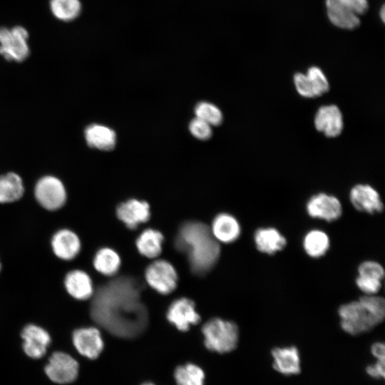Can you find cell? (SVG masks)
Segmentation results:
<instances>
[{
	"label": "cell",
	"instance_id": "33",
	"mask_svg": "<svg viewBox=\"0 0 385 385\" xmlns=\"http://www.w3.org/2000/svg\"><path fill=\"white\" fill-rule=\"evenodd\" d=\"M189 130L195 138L201 140H207L212 136L211 125L196 117L190 121Z\"/></svg>",
	"mask_w": 385,
	"mask_h": 385
},
{
	"label": "cell",
	"instance_id": "20",
	"mask_svg": "<svg viewBox=\"0 0 385 385\" xmlns=\"http://www.w3.org/2000/svg\"><path fill=\"white\" fill-rule=\"evenodd\" d=\"M257 250L267 255H274L287 245V239L274 227L258 228L254 235Z\"/></svg>",
	"mask_w": 385,
	"mask_h": 385
},
{
	"label": "cell",
	"instance_id": "17",
	"mask_svg": "<svg viewBox=\"0 0 385 385\" xmlns=\"http://www.w3.org/2000/svg\"><path fill=\"white\" fill-rule=\"evenodd\" d=\"M271 355L272 366L277 372L285 376L300 373V355L296 346L274 347L271 351Z\"/></svg>",
	"mask_w": 385,
	"mask_h": 385
},
{
	"label": "cell",
	"instance_id": "4",
	"mask_svg": "<svg viewBox=\"0 0 385 385\" xmlns=\"http://www.w3.org/2000/svg\"><path fill=\"white\" fill-rule=\"evenodd\" d=\"M202 332L205 337V346L217 353L232 351L238 343V327L230 321L212 319L203 325Z\"/></svg>",
	"mask_w": 385,
	"mask_h": 385
},
{
	"label": "cell",
	"instance_id": "21",
	"mask_svg": "<svg viewBox=\"0 0 385 385\" xmlns=\"http://www.w3.org/2000/svg\"><path fill=\"white\" fill-rule=\"evenodd\" d=\"M210 230L215 240L230 243L238 238L241 227L234 216L228 213H220L215 217Z\"/></svg>",
	"mask_w": 385,
	"mask_h": 385
},
{
	"label": "cell",
	"instance_id": "8",
	"mask_svg": "<svg viewBox=\"0 0 385 385\" xmlns=\"http://www.w3.org/2000/svg\"><path fill=\"white\" fill-rule=\"evenodd\" d=\"M34 195L38 202L48 210L61 208L66 200L63 184L58 178L50 175L41 178L36 183Z\"/></svg>",
	"mask_w": 385,
	"mask_h": 385
},
{
	"label": "cell",
	"instance_id": "2",
	"mask_svg": "<svg viewBox=\"0 0 385 385\" xmlns=\"http://www.w3.org/2000/svg\"><path fill=\"white\" fill-rule=\"evenodd\" d=\"M176 248L188 256L192 271L204 274L217 261L220 248L210 229L200 222L184 223L176 236Z\"/></svg>",
	"mask_w": 385,
	"mask_h": 385
},
{
	"label": "cell",
	"instance_id": "16",
	"mask_svg": "<svg viewBox=\"0 0 385 385\" xmlns=\"http://www.w3.org/2000/svg\"><path fill=\"white\" fill-rule=\"evenodd\" d=\"M73 343L81 355L94 359L103 349V341L99 330L95 327L81 328L73 333Z\"/></svg>",
	"mask_w": 385,
	"mask_h": 385
},
{
	"label": "cell",
	"instance_id": "13",
	"mask_svg": "<svg viewBox=\"0 0 385 385\" xmlns=\"http://www.w3.org/2000/svg\"><path fill=\"white\" fill-rule=\"evenodd\" d=\"M349 200L356 210L362 212L373 215L381 212L384 210L379 192L366 183L354 185L349 192Z\"/></svg>",
	"mask_w": 385,
	"mask_h": 385
},
{
	"label": "cell",
	"instance_id": "22",
	"mask_svg": "<svg viewBox=\"0 0 385 385\" xmlns=\"http://www.w3.org/2000/svg\"><path fill=\"white\" fill-rule=\"evenodd\" d=\"M88 145L101 150H111L116 144V134L111 128L93 123L88 125L84 131Z\"/></svg>",
	"mask_w": 385,
	"mask_h": 385
},
{
	"label": "cell",
	"instance_id": "18",
	"mask_svg": "<svg viewBox=\"0 0 385 385\" xmlns=\"http://www.w3.org/2000/svg\"><path fill=\"white\" fill-rule=\"evenodd\" d=\"M118 217L130 229L145 222L150 215V207L145 201L130 199L120 204L116 210Z\"/></svg>",
	"mask_w": 385,
	"mask_h": 385
},
{
	"label": "cell",
	"instance_id": "6",
	"mask_svg": "<svg viewBox=\"0 0 385 385\" xmlns=\"http://www.w3.org/2000/svg\"><path fill=\"white\" fill-rule=\"evenodd\" d=\"M29 33L20 26L0 28V54L7 61L21 62L29 56Z\"/></svg>",
	"mask_w": 385,
	"mask_h": 385
},
{
	"label": "cell",
	"instance_id": "36",
	"mask_svg": "<svg viewBox=\"0 0 385 385\" xmlns=\"http://www.w3.org/2000/svg\"><path fill=\"white\" fill-rule=\"evenodd\" d=\"M380 11H381V12H380V13H381L380 17H381L382 21H384V12H385V11H384V6L381 7Z\"/></svg>",
	"mask_w": 385,
	"mask_h": 385
},
{
	"label": "cell",
	"instance_id": "25",
	"mask_svg": "<svg viewBox=\"0 0 385 385\" xmlns=\"http://www.w3.org/2000/svg\"><path fill=\"white\" fill-rule=\"evenodd\" d=\"M302 245L305 252L309 257L318 258L324 256L328 251L330 240L326 232L314 229L304 235Z\"/></svg>",
	"mask_w": 385,
	"mask_h": 385
},
{
	"label": "cell",
	"instance_id": "3",
	"mask_svg": "<svg viewBox=\"0 0 385 385\" xmlns=\"http://www.w3.org/2000/svg\"><path fill=\"white\" fill-rule=\"evenodd\" d=\"M338 314L343 331L351 335L361 334L384 321L385 301L376 294H364L357 300L341 305Z\"/></svg>",
	"mask_w": 385,
	"mask_h": 385
},
{
	"label": "cell",
	"instance_id": "9",
	"mask_svg": "<svg viewBox=\"0 0 385 385\" xmlns=\"http://www.w3.org/2000/svg\"><path fill=\"white\" fill-rule=\"evenodd\" d=\"M44 370L52 381L66 384L74 381L77 378L78 364L69 354L56 351L53 353L49 358Z\"/></svg>",
	"mask_w": 385,
	"mask_h": 385
},
{
	"label": "cell",
	"instance_id": "38",
	"mask_svg": "<svg viewBox=\"0 0 385 385\" xmlns=\"http://www.w3.org/2000/svg\"><path fill=\"white\" fill-rule=\"evenodd\" d=\"M0 270H1V264H0Z\"/></svg>",
	"mask_w": 385,
	"mask_h": 385
},
{
	"label": "cell",
	"instance_id": "11",
	"mask_svg": "<svg viewBox=\"0 0 385 385\" xmlns=\"http://www.w3.org/2000/svg\"><path fill=\"white\" fill-rule=\"evenodd\" d=\"M306 211L313 218L332 222L342 214V205L336 196L325 192L313 195L306 203Z\"/></svg>",
	"mask_w": 385,
	"mask_h": 385
},
{
	"label": "cell",
	"instance_id": "10",
	"mask_svg": "<svg viewBox=\"0 0 385 385\" xmlns=\"http://www.w3.org/2000/svg\"><path fill=\"white\" fill-rule=\"evenodd\" d=\"M145 275L148 284L161 294H169L177 286V272L174 267L165 260L151 263L147 267Z\"/></svg>",
	"mask_w": 385,
	"mask_h": 385
},
{
	"label": "cell",
	"instance_id": "27",
	"mask_svg": "<svg viewBox=\"0 0 385 385\" xmlns=\"http://www.w3.org/2000/svg\"><path fill=\"white\" fill-rule=\"evenodd\" d=\"M93 265L100 273L111 276L115 274L119 270L120 259L113 250L104 247L96 252L94 257Z\"/></svg>",
	"mask_w": 385,
	"mask_h": 385
},
{
	"label": "cell",
	"instance_id": "32",
	"mask_svg": "<svg viewBox=\"0 0 385 385\" xmlns=\"http://www.w3.org/2000/svg\"><path fill=\"white\" fill-rule=\"evenodd\" d=\"M358 274L383 280L384 277V270L380 263L374 260H366L362 262L359 265Z\"/></svg>",
	"mask_w": 385,
	"mask_h": 385
},
{
	"label": "cell",
	"instance_id": "15",
	"mask_svg": "<svg viewBox=\"0 0 385 385\" xmlns=\"http://www.w3.org/2000/svg\"><path fill=\"white\" fill-rule=\"evenodd\" d=\"M21 337L24 352L33 359H40L44 356L51 342L47 331L35 324L26 325L21 332Z\"/></svg>",
	"mask_w": 385,
	"mask_h": 385
},
{
	"label": "cell",
	"instance_id": "7",
	"mask_svg": "<svg viewBox=\"0 0 385 385\" xmlns=\"http://www.w3.org/2000/svg\"><path fill=\"white\" fill-rule=\"evenodd\" d=\"M293 82L298 94L306 98L319 97L327 93L330 88L327 76L317 66H310L306 73H294Z\"/></svg>",
	"mask_w": 385,
	"mask_h": 385
},
{
	"label": "cell",
	"instance_id": "28",
	"mask_svg": "<svg viewBox=\"0 0 385 385\" xmlns=\"http://www.w3.org/2000/svg\"><path fill=\"white\" fill-rule=\"evenodd\" d=\"M50 8L55 17L69 21L79 15L81 4L79 0H51Z\"/></svg>",
	"mask_w": 385,
	"mask_h": 385
},
{
	"label": "cell",
	"instance_id": "24",
	"mask_svg": "<svg viewBox=\"0 0 385 385\" xmlns=\"http://www.w3.org/2000/svg\"><path fill=\"white\" fill-rule=\"evenodd\" d=\"M24 187L21 177L9 173L0 175V202L8 203L19 200L24 195Z\"/></svg>",
	"mask_w": 385,
	"mask_h": 385
},
{
	"label": "cell",
	"instance_id": "29",
	"mask_svg": "<svg viewBox=\"0 0 385 385\" xmlns=\"http://www.w3.org/2000/svg\"><path fill=\"white\" fill-rule=\"evenodd\" d=\"M178 385H203L205 374L201 368L192 364L179 366L175 371Z\"/></svg>",
	"mask_w": 385,
	"mask_h": 385
},
{
	"label": "cell",
	"instance_id": "23",
	"mask_svg": "<svg viewBox=\"0 0 385 385\" xmlns=\"http://www.w3.org/2000/svg\"><path fill=\"white\" fill-rule=\"evenodd\" d=\"M64 285L68 293L76 299L85 300L93 294L91 279L82 270L69 272L66 275Z\"/></svg>",
	"mask_w": 385,
	"mask_h": 385
},
{
	"label": "cell",
	"instance_id": "12",
	"mask_svg": "<svg viewBox=\"0 0 385 385\" xmlns=\"http://www.w3.org/2000/svg\"><path fill=\"white\" fill-rule=\"evenodd\" d=\"M316 130L327 138H337L344 130L342 112L335 104L323 105L318 108L314 117Z\"/></svg>",
	"mask_w": 385,
	"mask_h": 385
},
{
	"label": "cell",
	"instance_id": "34",
	"mask_svg": "<svg viewBox=\"0 0 385 385\" xmlns=\"http://www.w3.org/2000/svg\"><path fill=\"white\" fill-rule=\"evenodd\" d=\"M366 372L372 378L380 379L385 376V361L376 360V361L366 368Z\"/></svg>",
	"mask_w": 385,
	"mask_h": 385
},
{
	"label": "cell",
	"instance_id": "26",
	"mask_svg": "<svg viewBox=\"0 0 385 385\" xmlns=\"http://www.w3.org/2000/svg\"><path fill=\"white\" fill-rule=\"evenodd\" d=\"M163 236L158 230L147 229L136 240V247L139 252L145 257L153 258L162 251Z\"/></svg>",
	"mask_w": 385,
	"mask_h": 385
},
{
	"label": "cell",
	"instance_id": "31",
	"mask_svg": "<svg viewBox=\"0 0 385 385\" xmlns=\"http://www.w3.org/2000/svg\"><path fill=\"white\" fill-rule=\"evenodd\" d=\"M356 284L365 295H374L381 289L382 280L358 274L356 278Z\"/></svg>",
	"mask_w": 385,
	"mask_h": 385
},
{
	"label": "cell",
	"instance_id": "14",
	"mask_svg": "<svg viewBox=\"0 0 385 385\" xmlns=\"http://www.w3.org/2000/svg\"><path fill=\"white\" fill-rule=\"evenodd\" d=\"M167 318L180 331L188 330L190 325L200 320L194 302L184 297L173 302L168 308Z\"/></svg>",
	"mask_w": 385,
	"mask_h": 385
},
{
	"label": "cell",
	"instance_id": "30",
	"mask_svg": "<svg viewBox=\"0 0 385 385\" xmlns=\"http://www.w3.org/2000/svg\"><path fill=\"white\" fill-rule=\"evenodd\" d=\"M196 118H200L212 125H219L223 120V115L221 110L215 104L202 101L198 103L195 108Z\"/></svg>",
	"mask_w": 385,
	"mask_h": 385
},
{
	"label": "cell",
	"instance_id": "1",
	"mask_svg": "<svg viewBox=\"0 0 385 385\" xmlns=\"http://www.w3.org/2000/svg\"><path fill=\"white\" fill-rule=\"evenodd\" d=\"M143 284L131 276H121L101 286L94 293L91 315L113 335L133 338L147 327V309L140 299Z\"/></svg>",
	"mask_w": 385,
	"mask_h": 385
},
{
	"label": "cell",
	"instance_id": "19",
	"mask_svg": "<svg viewBox=\"0 0 385 385\" xmlns=\"http://www.w3.org/2000/svg\"><path fill=\"white\" fill-rule=\"evenodd\" d=\"M51 247L58 258L70 260L78 254L81 242L76 233L68 229H62L53 235Z\"/></svg>",
	"mask_w": 385,
	"mask_h": 385
},
{
	"label": "cell",
	"instance_id": "37",
	"mask_svg": "<svg viewBox=\"0 0 385 385\" xmlns=\"http://www.w3.org/2000/svg\"><path fill=\"white\" fill-rule=\"evenodd\" d=\"M142 385H154V384L150 382H147V383L143 384Z\"/></svg>",
	"mask_w": 385,
	"mask_h": 385
},
{
	"label": "cell",
	"instance_id": "35",
	"mask_svg": "<svg viewBox=\"0 0 385 385\" xmlns=\"http://www.w3.org/2000/svg\"><path fill=\"white\" fill-rule=\"evenodd\" d=\"M371 353L376 360L385 361V346L383 342H375L371 346Z\"/></svg>",
	"mask_w": 385,
	"mask_h": 385
},
{
	"label": "cell",
	"instance_id": "5",
	"mask_svg": "<svg viewBox=\"0 0 385 385\" xmlns=\"http://www.w3.org/2000/svg\"><path fill=\"white\" fill-rule=\"evenodd\" d=\"M327 17L336 27L352 30L361 24L360 17L369 8L368 0H325Z\"/></svg>",
	"mask_w": 385,
	"mask_h": 385
}]
</instances>
